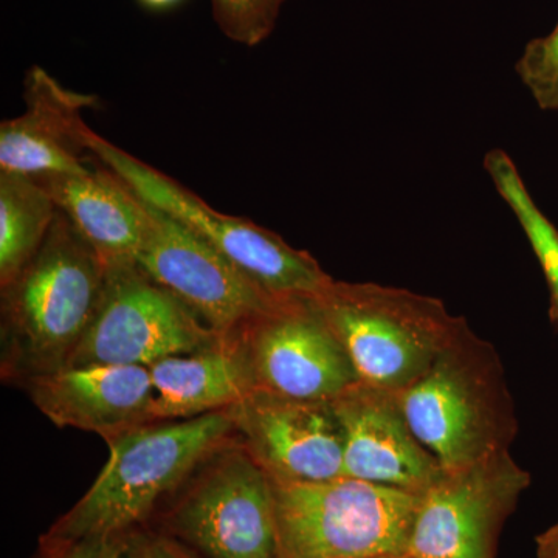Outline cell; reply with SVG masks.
<instances>
[{
  "instance_id": "cell-1",
  "label": "cell",
  "mask_w": 558,
  "mask_h": 558,
  "mask_svg": "<svg viewBox=\"0 0 558 558\" xmlns=\"http://www.w3.org/2000/svg\"><path fill=\"white\" fill-rule=\"evenodd\" d=\"M236 435L231 411L161 421L110 440V458L89 492L40 538V546L124 537L157 501Z\"/></svg>"
},
{
  "instance_id": "cell-2",
  "label": "cell",
  "mask_w": 558,
  "mask_h": 558,
  "mask_svg": "<svg viewBox=\"0 0 558 558\" xmlns=\"http://www.w3.org/2000/svg\"><path fill=\"white\" fill-rule=\"evenodd\" d=\"M106 269L64 213L20 277L2 289L3 376L21 381L68 366L89 328Z\"/></svg>"
},
{
  "instance_id": "cell-3",
  "label": "cell",
  "mask_w": 558,
  "mask_h": 558,
  "mask_svg": "<svg viewBox=\"0 0 558 558\" xmlns=\"http://www.w3.org/2000/svg\"><path fill=\"white\" fill-rule=\"evenodd\" d=\"M395 396L416 438L446 472L509 450L519 433L497 349L468 322L427 373Z\"/></svg>"
},
{
  "instance_id": "cell-4",
  "label": "cell",
  "mask_w": 558,
  "mask_h": 558,
  "mask_svg": "<svg viewBox=\"0 0 558 558\" xmlns=\"http://www.w3.org/2000/svg\"><path fill=\"white\" fill-rule=\"evenodd\" d=\"M360 381L396 392L424 376L465 319L411 290L374 282H332L314 296Z\"/></svg>"
},
{
  "instance_id": "cell-5",
  "label": "cell",
  "mask_w": 558,
  "mask_h": 558,
  "mask_svg": "<svg viewBox=\"0 0 558 558\" xmlns=\"http://www.w3.org/2000/svg\"><path fill=\"white\" fill-rule=\"evenodd\" d=\"M271 486L279 558L405 557L421 495L351 476Z\"/></svg>"
},
{
  "instance_id": "cell-6",
  "label": "cell",
  "mask_w": 558,
  "mask_h": 558,
  "mask_svg": "<svg viewBox=\"0 0 558 558\" xmlns=\"http://www.w3.org/2000/svg\"><path fill=\"white\" fill-rule=\"evenodd\" d=\"M84 143L92 159L119 175L143 201L189 227L275 299H314L333 278L306 250L293 248L252 220L223 215L170 175L112 145L89 126Z\"/></svg>"
},
{
  "instance_id": "cell-7",
  "label": "cell",
  "mask_w": 558,
  "mask_h": 558,
  "mask_svg": "<svg viewBox=\"0 0 558 558\" xmlns=\"http://www.w3.org/2000/svg\"><path fill=\"white\" fill-rule=\"evenodd\" d=\"M220 337L137 263L123 264L109 267L100 303L68 366H149Z\"/></svg>"
},
{
  "instance_id": "cell-8",
  "label": "cell",
  "mask_w": 558,
  "mask_h": 558,
  "mask_svg": "<svg viewBox=\"0 0 558 558\" xmlns=\"http://www.w3.org/2000/svg\"><path fill=\"white\" fill-rule=\"evenodd\" d=\"M175 502L167 526L208 558H279L274 486L244 446L205 462Z\"/></svg>"
},
{
  "instance_id": "cell-9",
  "label": "cell",
  "mask_w": 558,
  "mask_h": 558,
  "mask_svg": "<svg viewBox=\"0 0 558 558\" xmlns=\"http://www.w3.org/2000/svg\"><path fill=\"white\" fill-rule=\"evenodd\" d=\"M531 475L509 450L446 472L418 499L409 558H497L498 539Z\"/></svg>"
},
{
  "instance_id": "cell-10",
  "label": "cell",
  "mask_w": 558,
  "mask_h": 558,
  "mask_svg": "<svg viewBox=\"0 0 558 558\" xmlns=\"http://www.w3.org/2000/svg\"><path fill=\"white\" fill-rule=\"evenodd\" d=\"M137 266L219 336L244 332L279 301L178 219L148 204Z\"/></svg>"
},
{
  "instance_id": "cell-11",
  "label": "cell",
  "mask_w": 558,
  "mask_h": 558,
  "mask_svg": "<svg viewBox=\"0 0 558 558\" xmlns=\"http://www.w3.org/2000/svg\"><path fill=\"white\" fill-rule=\"evenodd\" d=\"M263 391L330 402L357 385V371L314 299H284L242 332Z\"/></svg>"
},
{
  "instance_id": "cell-12",
  "label": "cell",
  "mask_w": 558,
  "mask_h": 558,
  "mask_svg": "<svg viewBox=\"0 0 558 558\" xmlns=\"http://www.w3.org/2000/svg\"><path fill=\"white\" fill-rule=\"evenodd\" d=\"M230 411L242 446L271 480L314 483L347 476L343 433L332 403L255 389Z\"/></svg>"
},
{
  "instance_id": "cell-13",
  "label": "cell",
  "mask_w": 558,
  "mask_h": 558,
  "mask_svg": "<svg viewBox=\"0 0 558 558\" xmlns=\"http://www.w3.org/2000/svg\"><path fill=\"white\" fill-rule=\"evenodd\" d=\"M330 403L343 433L344 475L417 495L444 475L392 392L359 381Z\"/></svg>"
},
{
  "instance_id": "cell-14",
  "label": "cell",
  "mask_w": 558,
  "mask_h": 558,
  "mask_svg": "<svg viewBox=\"0 0 558 558\" xmlns=\"http://www.w3.org/2000/svg\"><path fill=\"white\" fill-rule=\"evenodd\" d=\"M22 384L57 427L95 433L106 442L156 422L148 366H68Z\"/></svg>"
},
{
  "instance_id": "cell-15",
  "label": "cell",
  "mask_w": 558,
  "mask_h": 558,
  "mask_svg": "<svg viewBox=\"0 0 558 558\" xmlns=\"http://www.w3.org/2000/svg\"><path fill=\"white\" fill-rule=\"evenodd\" d=\"M95 97L65 89L46 70L31 69L25 80L27 109L0 124V171L33 179L84 174L92 156L84 143L83 110Z\"/></svg>"
},
{
  "instance_id": "cell-16",
  "label": "cell",
  "mask_w": 558,
  "mask_h": 558,
  "mask_svg": "<svg viewBox=\"0 0 558 558\" xmlns=\"http://www.w3.org/2000/svg\"><path fill=\"white\" fill-rule=\"evenodd\" d=\"M148 369L156 392V422L230 410L258 389L242 332L222 336L191 354L161 359Z\"/></svg>"
},
{
  "instance_id": "cell-17",
  "label": "cell",
  "mask_w": 558,
  "mask_h": 558,
  "mask_svg": "<svg viewBox=\"0 0 558 558\" xmlns=\"http://www.w3.org/2000/svg\"><path fill=\"white\" fill-rule=\"evenodd\" d=\"M106 269L134 264L148 230V205L108 168L36 179Z\"/></svg>"
},
{
  "instance_id": "cell-18",
  "label": "cell",
  "mask_w": 558,
  "mask_h": 558,
  "mask_svg": "<svg viewBox=\"0 0 558 558\" xmlns=\"http://www.w3.org/2000/svg\"><path fill=\"white\" fill-rule=\"evenodd\" d=\"M58 207L38 180L0 171V286L14 281L43 247Z\"/></svg>"
},
{
  "instance_id": "cell-19",
  "label": "cell",
  "mask_w": 558,
  "mask_h": 558,
  "mask_svg": "<svg viewBox=\"0 0 558 558\" xmlns=\"http://www.w3.org/2000/svg\"><path fill=\"white\" fill-rule=\"evenodd\" d=\"M484 168L495 190L519 220L532 252L537 256L548 282L550 317L558 326V229L529 193L519 168L508 153L502 149L488 150Z\"/></svg>"
},
{
  "instance_id": "cell-20",
  "label": "cell",
  "mask_w": 558,
  "mask_h": 558,
  "mask_svg": "<svg viewBox=\"0 0 558 558\" xmlns=\"http://www.w3.org/2000/svg\"><path fill=\"white\" fill-rule=\"evenodd\" d=\"M288 0H211L213 17L222 35L245 47L269 39Z\"/></svg>"
},
{
  "instance_id": "cell-21",
  "label": "cell",
  "mask_w": 558,
  "mask_h": 558,
  "mask_svg": "<svg viewBox=\"0 0 558 558\" xmlns=\"http://www.w3.org/2000/svg\"><path fill=\"white\" fill-rule=\"evenodd\" d=\"M515 72L539 109L558 112V22L549 35L529 40Z\"/></svg>"
},
{
  "instance_id": "cell-22",
  "label": "cell",
  "mask_w": 558,
  "mask_h": 558,
  "mask_svg": "<svg viewBox=\"0 0 558 558\" xmlns=\"http://www.w3.org/2000/svg\"><path fill=\"white\" fill-rule=\"evenodd\" d=\"M124 537L87 538L64 545L40 546L43 558H126Z\"/></svg>"
},
{
  "instance_id": "cell-23",
  "label": "cell",
  "mask_w": 558,
  "mask_h": 558,
  "mask_svg": "<svg viewBox=\"0 0 558 558\" xmlns=\"http://www.w3.org/2000/svg\"><path fill=\"white\" fill-rule=\"evenodd\" d=\"M126 558H196L174 538L163 535H126Z\"/></svg>"
},
{
  "instance_id": "cell-24",
  "label": "cell",
  "mask_w": 558,
  "mask_h": 558,
  "mask_svg": "<svg viewBox=\"0 0 558 558\" xmlns=\"http://www.w3.org/2000/svg\"><path fill=\"white\" fill-rule=\"evenodd\" d=\"M537 558H558V521L538 535Z\"/></svg>"
},
{
  "instance_id": "cell-25",
  "label": "cell",
  "mask_w": 558,
  "mask_h": 558,
  "mask_svg": "<svg viewBox=\"0 0 558 558\" xmlns=\"http://www.w3.org/2000/svg\"><path fill=\"white\" fill-rule=\"evenodd\" d=\"M138 2L150 11H168L175 9L183 0H138Z\"/></svg>"
},
{
  "instance_id": "cell-26",
  "label": "cell",
  "mask_w": 558,
  "mask_h": 558,
  "mask_svg": "<svg viewBox=\"0 0 558 558\" xmlns=\"http://www.w3.org/2000/svg\"><path fill=\"white\" fill-rule=\"evenodd\" d=\"M389 558H409V557H389Z\"/></svg>"
}]
</instances>
